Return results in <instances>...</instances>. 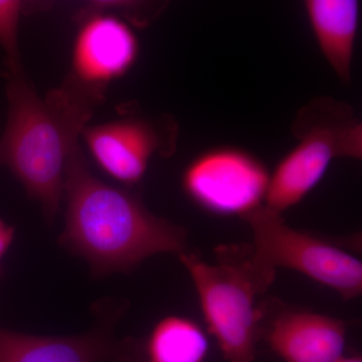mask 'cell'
I'll return each instance as SVG.
<instances>
[{
	"mask_svg": "<svg viewBox=\"0 0 362 362\" xmlns=\"http://www.w3.org/2000/svg\"><path fill=\"white\" fill-rule=\"evenodd\" d=\"M65 228L59 243L89 263L97 277L127 273L160 252L187 250V230L148 211L131 188L92 175L78 149L65 176Z\"/></svg>",
	"mask_w": 362,
	"mask_h": 362,
	"instance_id": "1",
	"label": "cell"
},
{
	"mask_svg": "<svg viewBox=\"0 0 362 362\" xmlns=\"http://www.w3.org/2000/svg\"><path fill=\"white\" fill-rule=\"evenodd\" d=\"M7 121L0 138V166L54 221L64 197L66 168L78 139L100 101L68 82L42 99L23 70H4Z\"/></svg>",
	"mask_w": 362,
	"mask_h": 362,
	"instance_id": "2",
	"label": "cell"
},
{
	"mask_svg": "<svg viewBox=\"0 0 362 362\" xmlns=\"http://www.w3.org/2000/svg\"><path fill=\"white\" fill-rule=\"evenodd\" d=\"M293 134L298 144L272 173L264 206L282 214L303 201L337 158L361 159L362 125L349 105L328 97L299 111Z\"/></svg>",
	"mask_w": 362,
	"mask_h": 362,
	"instance_id": "3",
	"label": "cell"
},
{
	"mask_svg": "<svg viewBox=\"0 0 362 362\" xmlns=\"http://www.w3.org/2000/svg\"><path fill=\"white\" fill-rule=\"evenodd\" d=\"M194 282L207 329L228 362H255L262 310L255 298L265 292L247 256L218 249V263L187 251L178 256Z\"/></svg>",
	"mask_w": 362,
	"mask_h": 362,
	"instance_id": "4",
	"label": "cell"
},
{
	"mask_svg": "<svg viewBox=\"0 0 362 362\" xmlns=\"http://www.w3.org/2000/svg\"><path fill=\"white\" fill-rule=\"evenodd\" d=\"M252 233L250 264L265 289L275 279L276 269L299 272L335 290L343 300L362 291V263L326 240L288 226L282 214L265 206L246 218Z\"/></svg>",
	"mask_w": 362,
	"mask_h": 362,
	"instance_id": "5",
	"label": "cell"
},
{
	"mask_svg": "<svg viewBox=\"0 0 362 362\" xmlns=\"http://www.w3.org/2000/svg\"><path fill=\"white\" fill-rule=\"evenodd\" d=\"M270 177L258 157L238 147L220 146L202 152L187 164L181 187L207 214L245 218L265 204Z\"/></svg>",
	"mask_w": 362,
	"mask_h": 362,
	"instance_id": "6",
	"label": "cell"
},
{
	"mask_svg": "<svg viewBox=\"0 0 362 362\" xmlns=\"http://www.w3.org/2000/svg\"><path fill=\"white\" fill-rule=\"evenodd\" d=\"M139 56V40L123 18L107 11L83 16L66 82L102 101L107 87L123 78Z\"/></svg>",
	"mask_w": 362,
	"mask_h": 362,
	"instance_id": "7",
	"label": "cell"
},
{
	"mask_svg": "<svg viewBox=\"0 0 362 362\" xmlns=\"http://www.w3.org/2000/svg\"><path fill=\"white\" fill-rule=\"evenodd\" d=\"M99 307L97 325L76 337H37L0 327V362H133L137 340H118L114 326L122 309Z\"/></svg>",
	"mask_w": 362,
	"mask_h": 362,
	"instance_id": "8",
	"label": "cell"
},
{
	"mask_svg": "<svg viewBox=\"0 0 362 362\" xmlns=\"http://www.w3.org/2000/svg\"><path fill=\"white\" fill-rule=\"evenodd\" d=\"M173 129L143 117H125L100 125L86 126L81 137L102 170L131 188L141 182L150 160L175 147Z\"/></svg>",
	"mask_w": 362,
	"mask_h": 362,
	"instance_id": "9",
	"label": "cell"
},
{
	"mask_svg": "<svg viewBox=\"0 0 362 362\" xmlns=\"http://www.w3.org/2000/svg\"><path fill=\"white\" fill-rule=\"evenodd\" d=\"M265 337L286 362H337L343 357L346 326L315 312L286 310L272 321Z\"/></svg>",
	"mask_w": 362,
	"mask_h": 362,
	"instance_id": "10",
	"label": "cell"
},
{
	"mask_svg": "<svg viewBox=\"0 0 362 362\" xmlns=\"http://www.w3.org/2000/svg\"><path fill=\"white\" fill-rule=\"evenodd\" d=\"M304 8L324 59L343 84H349L358 33L361 2L306 0Z\"/></svg>",
	"mask_w": 362,
	"mask_h": 362,
	"instance_id": "11",
	"label": "cell"
},
{
	"mask_svg": "<svg viewBox=\"0 0 362 362\" xmlns=\"http://www.w3.org/2000/svg\"><path fill=\"white\" fill-rule=\"evenodd\" d=\"M209 342L194 319L168 315L157 321L144 339L137 340L133 362H207Z\"/></svg>",
	"mask_w": 362,
	"mask_h": 362,
	"instance_id": "12",
	"label": "cell"
},
{
	"mask_svg": "<svg viewBox=\"0 0 362 362\" xmlns=\"http://www.w3.org/2000/svg\"><path fill=\"white\" fill-rule=\"evenodd\" d=\"M25 4L18 0H0V47L6 54L4 69L11 71L23 70L21 65L18 30Z\"/></svg>",
	"mask_w": 362,
	"mask_h": 362,
	"instance_id": "13",
	"label": "cell"
},
{
	"mask_svg": "<svg viewBox=\"0 0 362 362\" xmlns=\"http://www.w3.org/2000/svg\"><path fill=\"white\" fill-rule=\"evenodd\" d=\"M14 233H16V230L13 226L0 220V277L2 275V259L13 244Z\"/></svg>",
	"mask_w": 362,
	"mask_h": 362,
	"instance_id": "14",
	"label": "cell"
},
{
	"mask_svg": "<svg viewBox=\"0 0 362 362\" xmlns=\"http://www.w3.org/2000/svg\"><path fill=\"white\" fill-rule=\"evenodd\" d=\"M337 362H362L361 358L359 357H349V358H345V357H341L339 361Z\"/></svg>",
	"mask_w": 362,
	"mask_h": 362,
	"instance_id": "15",
	"label": "cell"
}]
</instances>
